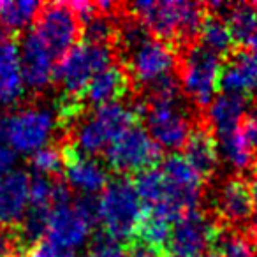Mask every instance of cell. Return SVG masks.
<instances>
[{
	"label": "cell",
	"mask_w": 257,
	"mask_h": 257,
	"mask_svg": "<svg viewBox=\"0 0 257 257\" xmlns=\"http://www.w3.org/2000/svg\"><path fill=\"white\" fill-rule=\"evenodd\" d=\"M143 211V201L133 180L127 176L111 180L99 197V224L102 225V232L116 239L125 250L133 246V236Z\"/></svg>",
	"instance_id": "1"
},
{
	"label": "cell",
	"mask_w": 257,
	"mask_h": 257,
	"mask_svg": "<svg viewBox=\"0 0 257 257\" xmlns=\"http://www.w3.org/2000/svg\"><path fill=\"white\" fill-rule=\"evenodd\" d=\"M131 107L136 113L138 120L148 125L147 133L161 148L178 150L185 147L196 120L192 121L183 99L164 102L136 97Z\"/></svg>",
	"instance_id": "2"
},
{
	"label": "cell",
	"mask_w": 257,
	"mask_h": 257,
	"mask_svg": "<svg viewBox=\"0 0 257 257\" xmlns=\"http://www.w3.org/2000/svg\"><path fill=\"white\" fill-rule=\"evenodd\" d=\"M224 58L211 53L199 43L180 51V81L187 99L199 109H208L220 90V76Z\"/></svg>",
	"instance_id": "3"
},
{
	"label": "cell",
	"mask_w": 257,
	"mask_h": 257,
	"mask_svg": "<svg viewBox=\"0 0 257 257\" xmlns=\"http://www.w3.org/2000/svg\"><path fill=\"white\" fill-rule=\"evenodd\" d=\"M114 50L109 46H95L79 41L69 53L58 60L55 67V79L62 85L65 95L83 97L88 83L113 65Z\"/></svg>",
	"instance_id": "4"
},
{
	"label": "cell",
	"mask_w": 257,
	"mask_h": 257,
	"mask_svg": "<svg viewBox=\"0 0 257 257\" xmlns=\"http://www.w3.org/2000/svg\"><path fill=\"white\" fill-rule=\"evenodd\" d=\"M107 166L120 175H140L162 164V148L140 123L128 127L104 152Z\"/></svg>",
	"instance_id": "5"
},
{
	"label": "cell",
	"mask_w": 257,
	"mask_h": 257,
	"mask_svg": "<svg viewBox=\"0 0 257 257\" xmlns=\"http://www.w3.org/2000/svg\"><path fill=\"white\" fill-rule=\"evenodd\" d=\"M224 224L218 217L201 210H189L173 222L171 257H203L213 250Z\"/></svg>",
	"instance_id": "6"
},
{
	"label": "cell",
	"mask_w": 257,
	"mask_h": 257,
	"mask_svg": "<svg viewBox=\"0 0 257 257\" xmlns=\"http://www.w3.org/2000/svg\"><path fill=\"white\" fill-rule=\"evenodd\" d=\"M34 30L55 60H60L81 39V22L72 13V9L62 2L41 6Z\"/></svg>",
	"instance_id": "7"
},
{
	"label": "cell",
	"mask_w": 257,
	"mask_h": 257,
	"mask_svg": "<svg viewBox=\"0 0 257 257\" xmlns=\"http://www.w3.org/2000/svg\"><path fill=\"white\" fill-rule=\"evenodd\" d=\"M120 65L127 71L133 86H148L164 76L176 74L180 67V51L169 43L152 37L125 57Z\"/></svg>",
	"instance_id": "8"
},
{
	"label": "cell",
	"mask_w": 257,
	"mask_h": 257,
	"mask_svg": "<svg viewBox=\"0 0 257 257\" xmlns=\"http://www.w3.org/2000/svg\"><path fill=\"white\" fill-rule=\"evenodd\" d=\"M57 127L55 109L46 106H27L9 114L8 143L20 154H36L46 147Z\"/></svg>",
	"instance_id": "9"
},
{
	"label": "cell",
	"mask_w": 257,
	"mask_h": 257,
	"mask_svg": "<svg viewBox=\"0 0 257 257\" xmlns=\"http://www.w3.org/2000/svg\"><path fill=\"white\" fill-rule=\"evenodd\" d=\"M65 141L67 143L60 145V152L67 185L79 190L83 196H95L97 192H102L109 183V173L106 166L79 152L69 140Z\"/></svg>",
	"instance_id": "10"
},
{
	"label": "cell",
	"mask_w": 257,
	"mask_h": 257,
	"mask_svg": "<svg viewBox=\"0 0 257 257\" xmlns=\"http://www.w3.org/2000/svg\"><path fill=\"white\" fill-rule=\"evenodd\" d=\"M23 83L34 93H41L55 79V58L36 30H29L18 44Z\"/></svg>",
	"instance_id": "11"
},
{
	"label": "cell",
	"mask_w": 257,
	"mask_h": 257,
	"mask_svg": "<svg viewBox=\"0 0 257 257\" xmlns=\"http://www.w3.org/2000/svg\"><path fill=\"white\" fill-rule=\"evenodd\" d=\"M93 225L83 217L74 206V201L62 206H53L48 222V241L53 243L62 252L71 253V250L79 248L88 239Z\"/></svg>",
	"instance_id": "12"
},
{
	"label": "cell",
	"mask_w": 257,
	"mask_h": 257,
	"mask_svg": "<svg viewBox=\"0 0 257 257\" xmlns=\"http://www.w3.org/2000/svg\"><path fill=\"white\" fill-rule=\"evenodd\" d=\"M183 150H185L183 157L201 176L203 182L215 175L218 168V141L204 114L196 120Z\"/></svg>",
	"instance_id": "13"
},
{
	"label": "cell",
	"mask_w": 257,
	"mask_h": 257,
	"mask_svg": "<svg viewBox=\"0 0 257 257\" xmlns=\"http://www.w3.org/2000/svg\"><path fill=\"white\" fill-rule=\"evenodd\" d=\"M253 189L241 176H231L217 194V215L222 224H245L253 215Z\"/></svg>",
	"instance_id": "14"
},
{
	"label": "cell",
	"mask_w": 257,
	"mask_h": 257,
	"mask_svg": "<svg viewBox=\"0 0 257 257\" xmlns=\"http://www.w3.org/2000/svg\"><path fill=\"white\" fill-rule=\"evenodd\" d=\"M30 204V175L15 169L0 180V225L16 227Z\"/></svg>",
	"instance_id": "15"
},
{
	"label": "cell",
	"mask_w": 257,
	"mask_h": 257,
	"mask_svg": "<svg viewBox=\"0 0 257 257\" xmlns=\"http://www.w3.org/2000/svg\"><path fill=\"white\" fill-rule=\"evenodd\" d=\"M173 220L155 208L145 206L143 217L133 236V245L141 246L154 257H171Z\"/></svg>",
	"instance_id": "16"
},
{
	"label": "cell",
	"mask_w": 257,
	"mask_h": 257,
	"mask_svg": "<svg viewBox=\"0 0 257 257\" xmlns=\"http://www.w3.org/2000/svg\"><path fill=\"white\" fill-rule=\"evenodd\" d=\"M133 86V81L128 78L127 71L120 64H113L88 83L85 93L81 99L85 100L86 106L97 107L106 106V104H114L127 95V92Z\"/></svg>",
	"instance_id": "17"
},
{
	"label": "cell",
	"mask_w": 257,
	"mask_h": 257,
	"mask_svg": "<svg viewBox=\"0 0 257 257\" xmlns=\"http://www.w3.org/2000/svg\"><path fill=\"white\" fill-rule=\"evenodd\" d=\"M25 95L20 53L15 36L0 39V106H13Z\"/></svg>",
	"instance_id": "18"
},
{
	"label": "cell",
	"mask_w": 257,
	"mask_h": 257,
	"mask_svg": "<svg viewBox=\"0 0 257 257\" xmlns=\"http://www.w3.org/2000/svg\"><path fill=\"white\" fill-rule=\"evenodd\" d=\"M220 90L245 97H250L257 90V62L248 51H232L224 58Z\"/></svg>",
	"instance_id": "19"
},
{
	"label": "cell",
	"mask_w": 257,
	"mask_h": 257,
	"mask_svg": "<svg viewBox=\"0 0 257 257\" xmlns=\"http://www.w3.org/2000/svg\"><path fill=\"white\" fill-rule=\"evenodd\" d=\"M246 111H248V97L222 92L210 104L208 113H204V118L215 136L218 138L238 131Z\"/></svg>",
	"instance_id": "20"
},
{
	"label": "cell",
	"mask_w": 257,
	"mask_h": 257,
	"mask_svg": "<svg viewBox=\"0 0 257 257\" xmlns=\"http://www.w3.org/2000/svg\"><path fill=\"white\" fill-rule=\"evenodd\" d=\"M197 39H199L201 46L222 58L229 57L236 48L231 32H229V27L225 23V18L215 15V13H210L208 9Z\"/></svg>",
	"instance_id": "21"
},
{
	"label": "cell",
	"mask_w": 257,
	"mask_h": 257,
	"mask_svg": "<svg viewBox=\"0 0 257 257\" xmlns=\"http://www.w3.org/2000/svg\"><path fill=\"white\" fill-rule=\"evenodd\" d=\"M225 23L236 46H250L257 37V8L250 4H231Z\"/></svg>",
	"instance_id": "22"
},
{
	"label": "cell",
	"mask_w": 257,
	"mask_h": 257,
	"mask_svg": "<svg viewBox=\"0 0 257 257\" xmlns=\"http://www.w3.org/2000/svg\"><path fill=\"white\" fill-rule=\"evenodd\" d=\"M116 15H104V13L99 11L97 15L90 16L88 20L81 22V43L113 48L114 41H116V30H118Z\"/></svg>",
	"instance_id": "23"
},
{
	"label": "cell",
	"mask_w": 257,
	"mask_h": 257,
	"mask_svg": "<svg viewBox=\"0 0 257 257\" xmlns=\"http://www.w3.org/2000/svg\"><path fill=\"white\" fill-rule=\"evenodd\" d=\"M218 145H220L222 157L225 159L231 168H234L236 171H243V169L250 168L253 162V150L245 143V140L239 134V128L234 133L224 134V136H218Z\"/></svg>",
	"instance_id": "24"
},
{
	"label": "cell",
	"mask_w": 257,
	"mask_h": 257,
	"mask_svg": "<svg viewBox=\"0 0 257 257\" xmlns=\"http://www.w3.org/2000/svg\"><path fill=\"white\" fill-rule=\"evenodd\" d=\"M39 9V2H32V0L0 2V23L11 32H18L25 29L32 20H36Z\"/></svg>",
	"instance_id": "25"
},
{
	"label": "cell",
	"mask_w": 257,
	"mask_h": 257,
	"mask_svg": "<svg viewBox=\"0 0 257 257\" xmlns=\"http://www.w3.org/2000/svg\"><path fill=\"white\" fill-rule=\"evenodd\" d=\"M211 252L218 257H257L253 239L239 231H227L225 227L222 229Z\"/></svg>",
	"instance_id": "26"
},
{
	"label": "cell",
	"mask_w": 257,
	"mask_h": 257,
	"mask_svg": "<svg viewBox=\"0 0 257 257\" xmlns=\"http://www.w3.org/2000/svg\"><path fill=\"white\" fill-rule=\"evenodd\" d=\"M30 166L36 171V175H44L57 180V176L64 171L60 147L46 145L44 148L37 150L36 154L30 155Z\"/></svg>",
	"instance_id": "27"
},
{
	"label": "cell",
	"mask_w": 257,
	"mask_h": 257,
	"mask_svg": "<svg viewBox=\"0 0 257 257\" xmlns=\"http://www.w3.org/2000/svg\"><path fill=\"white\" fill-rule=\"evenodd\" d=\"M57 180L50 178V176H44V175L30 176V204L29 206L51 208L55 182H57Z\"/></svg>",
	"instance_id": "28"
},
{
	"label": "cell",
	"mask_w": 257,
	"mask_h": 257,
	"mask_svg": "<svg viewBox=\"0 0 257 257\" xmlns=\"http://www.w3.org/2000/svg\"><path fill=\"white\" fill-rule=\"evenodd\" d=\"M88 257H127V252L125 246L120 245L116 239L99 231L90 243Z\"/></svg>",
	"instance_id": "29"
},
{
	"label": "cell",
	"mask_w": 257,
	"mask_h": 257,
	"mask_svg": "<svg viewBox=\"0 0 257 257\" xmlns=\"http://www.w3.org/2000/svg\"><path fill=\"white\" fill-rule=\"evenodd\" d=\"M239 134L245 140V143L257 152V107H252L245 113L241 123H239Z\"/></svg>",
	"instance_id": "30"
},
{
	"label": "cell",
	"mask_w": 257,
	"mask_h": 257,
	"mask_svg": "<svg viewBox=\"0 0 257 257\" xmlns=\"http://www.w3.org/2000/svg\"><path fill=\"white\" fill-rule=\"evenodd\" d=\"M65 253L48 239H41L27 252V257H64Z\"/></svg>",
	"instance_id": "31"
},
{
	"label": "cell",
	"mask_w": 257,
	"mask_h": 257,
	"mask_svg": "<svg viewBox=\"0 0 257 257\" xmlns=\"http://www.w3.org/2000/svg\"><path fill=\"white\" fill-rule=\"evenodd\" d=\"M16 159H18V155H16V152L13 148L0 145V180L11 171H15Z\"/></svg>",
	"instance_id": "32"
},
{
	"label": "cell",
	"mask_w": 257,
	"mask_h": 257,
	"mask_svg": "<svg viewBox=\"0 0 257 257\" xmlns=\"http://www.w3.org/2000/svg\"><path fill=\"white\" fill-rule=\"evenodd\" d=\"M8 123H9V114L6 113V109L0 106V145L6 143L8 140Z\"/></svg>",
	"instance_id": "33"
},
{
	"label": "cell",
	"mask_w": 257,
	"mask_h": 257,
	"mask_svg": "<svg viewBox=\"0 0 257 257\" xmlns=\"http://www.w3.org/2000/svg\"><path fill=\"white\" fill-rule=\"evenodd\" d=\"M253 189V203H255V206H253V215H252V234H253V241H257V182L255 185L252 187Z\"/></svg>",
	"instance_id": "34"
},
{
	"label": "cell",
	"mask_w": 257,
	"mask_h": 257,
	"mask_svg": "<svg viewBox=\"0 0 257 257\" xmlns=\"http://www.w3.org/2000/svg\"><path fill=\"white\" fill-rule=\"evenodd\" d=\"M125 252H127V257H154V255H150L147 250H143L141 246H136V245L128 246Z\"/></svg>",
	"instance_id": "35"
},
{
	"label": "cell",
	"mask_w": 257,
	"mask_h": 257,
	"mask_svg": "<svg viewBox=\"0 0 257 257\" xmlns=\"http://www.w3.org/2000/svg\"><path fill=\"white\" fill-rule=\"evenodd\" d=\"M250 50H252V51H250V55H252L253 60L257 62V37L252 41V44H250Z\"/></svg>",
	"instance_id": "36"
},
{
	"label": "cell",
	"mask_w": 257,
	"mask_h": 257,
	"mask_svg": "<svg viewBox=\"0 0 257 257\" xmlns=\"http://www.w3.org/2000/svg\"><path fill=\"white\" fill-rule=\"evenodd\" d=\"M8 36V34H4V30H2V23H0V39H2V37H6Z\"/></svg>",
	"instance_id": "37"
},
{
	"label": "cell",
	"mask_w": 257,
	"mask_h": 257,
	"mask_svg": "<svg viewBox=\"0 0 257 257\" xmlns=\"http://www.w3.org/2000/svg\"><path fill=\"white\" fill-rule=\"evenodd\" d=\"M203 257H218V255H217L215 252H208L206 255H203Z\"/></svg>",
	"instance_id": "38"
},
{
	"label": "cell",
	"mask_w": 257,
	"mask_h": 257,
	"mask_svg": "<svg viewBox=\"0 0 257 257\" xmlns=\"http://www.w3.org/2000/svg\"><path fill=\"white\" fill-rule=\"evenodd\" d=\"M64 257H74V255H72V253H65Z\"/></svg>",
	"instance_id": "39"
},
{
	"label": "cell",
	"mask_w": 257,
	"mask_h": 257,
	"mask_svg": "<svg viewBox=\"0 0 257 257\" xmlns=\"http://www.w3.org/2000/svg\"><path fill=\"white\" fill-rule=\"evenodd\" d=\"M255 176H257V166H255Z\"/></svg>",
	"instance_id": "40"
},
{
	"label": "cell",
	"mask_w": 257,
	"mask_h": 257,
	"mask_svg": "<svg viewBox=\"0 0 257 257\" xmlns=\"http://www.w3.org/2000/svg\"><path fill=\"white\" fill-rule=\"evenodd\" d=\"M255 8H257V4H255Z\"/></svg>",
	"instance_id": "41"
}]
</instances>
